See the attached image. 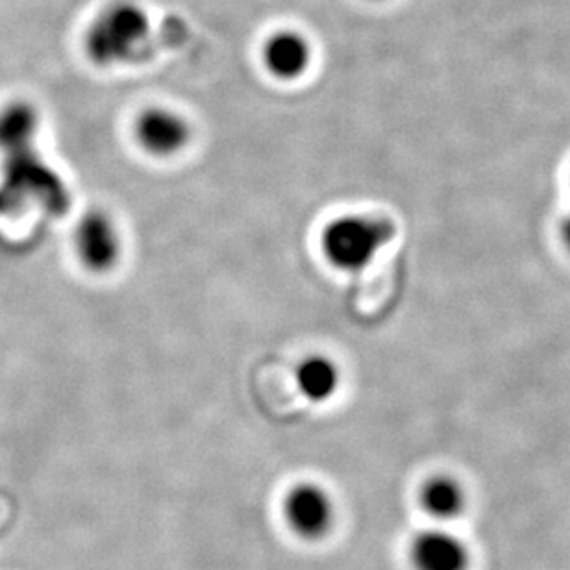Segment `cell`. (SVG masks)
<instances>
[{
	"label": "cell",
	"mask_w": 570,
	"mask_h": 570,
	"mask_svg": "<svg viewBox=\"0 0 570 570\" xmlns=\"http://www.w3.org/2000/svg\"><path fill=\"white\" fill-rule=\"evenodd\" d=\"M153 24L142 6L134 0L106 4L83 32V52L99 67L127 66L150 49Z\"/></svg>",
	"instance_id": "6da1fadb"
},
{
	"label": "cell",
	"mask_w": 570,
	"mask_h": 570,
	"mask_svg": "<svg viewBox=\"0 0 570 570\" xmlns=\"http://www.w3.org/2000/svg\"><path fill=\"white\" fill-rule=\"evenodd\" d=\"M396 236V225L385 217L345 215L332 220L321 236L324 258L337 269L360 273Z\"/></svg>",
	"instance_id": "7a4b0ae2"
},
{
	"label": "cell",
	"mask_w": 570,
	"mask_h": 570,
	"mask_svg": "<svg viewBox=\"0 0 570 570\" xmlns=\"http://www.w3.org/2000/svg\"><path fill=\"white\" fill-rule=\"evenodd\" d=\"M78 258L91 273H108L121 256V237L110 215L99 209L83 215L75 232Z\"/></svg>",
	"instance_id": "3957f363"
},
{
	"label": "cell",
	"mask_w": 570,
	"mask_h": 570,
	"mask_svg": "<svg viewBox=\"0 0 570 570\" xmlns=\"http://www.w3.org/2000/svg\"><path fill=\"white\" fill-rule=\"evenodd\" d=\"M136 138L147 154L156 158H170L191 141V127L178 111L154 106L139 114Z\"/></svg>",
	"instance_id": "277c9868"
},
{
	"label": "cell",
	"mask_w": 570,
	"mask_h": 570,
	"mask_svg": "<svg viewBox=\"0 0 570 570\" xmlns=\"http://www.w3.org/2000/svg\"><path fill=\"white\" fill-rule=\"evenodd\" d=\"M285 517L301 538L321 539L334 524V502L317 483H301L285 499Z\"/></svg>",
	"instance_id": "5b68a950"
},
{
	"label": "cell",
	"mask_w": 570,
	"mask_h": 570,
	"mask_svg": "<svg viewBox=\"0 0 570 570\" xmlns=\"http://www.w3.org/2000/svg\"><path fill=\"white\" fill-rule=\"evenodd\" d=\"M313 49L309 39L295 28L271 32L262 45V61L271 77L293 82L312 67Z\"/></svg>",
	"instance_id": "8992f818"
},
{
	"label": "cell",
	"mask_w": 570,
	"mask_h": 570,
	"mask_svg": "<svg viewBox=\"0 0 570 570\" xmlns=\"http://www.w3.org/2000/svg\"><path fill=\"white\" fill-rule=\"evenodd\" d=\"M415 570H471V549L455 533L441 528L419 532L410 544Z\"/></svg>",
	"instance_id": "52a82bcc"
},
{
	"label": "cell",
	"mask_w": 570,
	"mask_h": 570,
	"mask_svg": "<svg viewBox=\"0 0 570 570\" xmlns=\"http://www.w3.org/2000/svg\"><path fill=\"white\" fill-rule=\"evenodd\" d=\"M41 116L32 102L16 99L0 106V154L36 147Z\"/></svg>",
	"instance_id": "ba28073f"
},
{
	"label": "cell",
	"mask_w": 570,
	"mask_h": 570,
	"mask_svg": "<svg viewBox=\"0 0 570 570\" xmlns=\"http://www.w3.org/2000/svg\"><path fill=\"white\" fill-rule=\"evenodd\" d=\"M419 502L426 515L435 521H454L466 510V491L460 480L449 474L428 478L419 493Z\"/></svg>",
	"instance_id": "9c48e42d"
},
{
	"label": "cell",
	"mask_w": 570,
	"mask_h": 570,
	"mask_svg": "<svg viewBox=\"0 0 570 570\" xmlns=\"http://www.w3.org/2000/svg\"><path fill=\"white\" fill-rule=\"evenodd\" d=\"M296 384L309 401H330L340 390V368L330 357L321 354L307 356L296 368Z\"/></svg>",
	"instance_id": "30bf717a"
},
{
	"label": "cell",
	"mask_w": 570,
	"mask_h": 570,
	"mask_svg": "<svg viewBox=\"0 0 570 570\" xmlns=\"http://www.w3.org/2000/svg\"><path fill=\"white\" fill-rule=\"evenodd\" d=\"M561 239H563L567 253L570 254V215L563 220V225H561Z\"/></svg>",
	"instance_id": "8fae6325"
},
{
	"label": "cell",
	"mask_w": 570,
	"mask_h": 570,
	"mask_svg": "<svg viewBox=\"0 0 570 570\" xmlns=\"http://www.w3.org/2000/svg\"><path fill=\"white\" fill-rule=\"evenodd\" d=\"M373 2H382V0H373Z\"/></svg>",
	"instance_id": "7c38bea8"
}]
</instances>
